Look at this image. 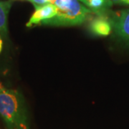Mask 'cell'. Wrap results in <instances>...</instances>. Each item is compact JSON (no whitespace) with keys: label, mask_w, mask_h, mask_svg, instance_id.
Listing matches in <instances>:
<instances>
[{"label":"cell","mask_w":129,"mask_h":129,"mask_svg":"<svg viewBox=\"0 0 129 129\" xmlns=\"http://www.w3.org/2000/svg\"><path fill=\"white\" fill-rule=\"evenodd\" d=\"M58 9L55 5L52 3L35 7V12L33 13L26 26L31 27L33 25L40 24L42 21L52 18L57 14Z\"/></svg>","instance_id":"277c9868"},{"label":"cell","mask_w":129,"mask_h":129,"mask_svg":"<svg viewBox=\"0 0 129 129\" xmlns=\"http://www.w3.org/2000/svg\"><path fill=\"white\" fill-rule=\"evenodd\" d=\"M27 1L30 2L32 5L35 6V7L43 6V5H46V4H48V3H49L48 0H27Z\"/></svg>","instance_id":"ba28073f"},{"label":"cell","mask_w":129,"mask_h":129,"mask_svg":"<svg viewBox=\"0 0 129 129\" xmlns=\"http://www.w3.org/2000/svg\"><path fill=\"white\" fill-rule=\"evenodd\" d=\"M88 1V0H85V3H84V4H85V5H86V4H87Z\"/></svg>","instance_id":"4fadbf2b"},{"label":"cell","mask_w":129,"mask_h":129,"mask_svg":"<svg viewBox=\"0 0 129 129\" xmlns=\"http://www.w3.org/2000/svg\"><path fill=\"white\" fill-rule=\"evenodd\" d=\"M2 40L0 37V52H2Z\"/></svg>","instance_id":"30bf717a"},{"label":"cell","mask_w":129,"mask_h":129,"mask_svg":"<svg viewBox=\"0 0 129 129\" xmlns=\"http://www.w3.org/2000/svg\"><path fill=\"white\" fill-rule=\"evenodd\" d=\"M0 116L7 129H29L25 102L17 90L0 87Z\"/></svg>","instance_id":"6da1fadb"},{"label":"cell","mask_w":129,"mask_h":129,"mask_svg":"<svg viewBox=\"0 0 129 129\" xmlns=\"http://www.w3.org/2000/svg\"><path fill=\"white\" fill-rule=\"evenodd\" d=\"M54 1H55V0H48L49 3H52V2H53Z\"/></svg>","instance_id":"8fae6325"},{"label":"cell","mask_w":129,"mask_h":129,"mask_svg":"<svg viewBox=\"0 0 129 129\" xmlns=\"http://www.w3.org/2000/svg\"><path fill=\"white\" fill-rule=\"evenodd\" d=\"M12 5V0L0 1V37L7 36V19Z\"/></svg>","instance_id":"8992f818"},{"label":"cell","mask_w":129,"mask_h":129,"mask_svg":"<svg viewBox=\"0 0 129 129\" xmlns=\"http://www.w3.org/2000/svg\"><path fill=\"white\" fill-rule=\"evenodd\" d=\"M109 17L115 35L129 46V9L113 12Z\"/></svg>","instance_id":"3957f363"},{"label":"cell","mask_w":129,"mask_h":129,"mask_svg":"<svg viewBox=\"0 0 129 129\" xmlns=\"http://www.w3.org/2000/svg\"><path fill=\"white\" fill-rule=\"evenodd\" d=\"M92 12L78 0H72L69 6L58 9L57 14L52 18L42 22L41 24L50 26H74L83 23Z\"/></svg>","instance_id":"7a4b0ae2"},{"label":"cell","mask_w":129,"mask_h":129,"mask_svg":"<svg viewBox=\"0 0 129 129\" xmlns=\"http://www.w3.org/2000/svg\"><path fill=\"white\" fill-rule=\"evenodd\" d=\"M113 4H118V5H128V0H109Z\"/></svg>","instance_id":"9c48e42d"},{"label":"cell","mask_w":129,"mask_h":129,"mask_svg":"<svg viewBox=\"0 0 129 129\" xmlns=\"http://www.w3.org/2000/svg\"><path fill=\"white\" fill-rule=\"evenodd\" d=\"M91 32L99 36H107L110 35L112 29V24L108 14L97 15L90 22Z\"/></svg>","instance_id":"5b68a950"},{"label":"cell","mask_w":129,"mask_h":129,"mask_svg":"<svg viewBox=\"0 0 129 129\" xmlns=\"http://www.w3.org/2000/svg\"><path fill=\"white\" fill-rule=\"evenodd\" d=\"M128 5H129V0H128Z\"/></svg>","instance_id":"5bb4252c"},{"label":"cell","mask_w":129,"mask_h":129,"mask_svg":"<svg viewBox=\"0 0 129 129\" xmlns=\"http://www.w3.org/2000/svg\"><path fill=\"white\" fill-rule=\"evenodd\" d=\"M78 1H80L81 2H83V4H84V3H85V0H78Z\"/></svg>","instance_id":"7c38bea8"},{"label":"cell","mask_w":129,"mask_h":129,"mask_svg":"<svg viewBox=\"0 0 129 129\" xmlns=\"http://www.w3.org/2000/svg\"><path fill=\"white\" fill-rule=\"evenodd\" d=\"M72 0H55L52 4L55 5L57 9H64L69 6L70 4L71 3Z\"/></svg>","instance_id":"52a82bcc"}]
</instances>
